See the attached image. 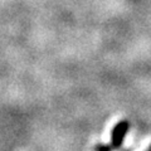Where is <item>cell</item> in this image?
Instances as JSON below:
<instances>
[{
  "label": "cell",
  "instance_id": "7a4b0ae2",
  "mask_svg": "<svg viewBox=\"0 0 151 151\" xmlns=\"http://www.w3.org/2000/svg\"><path fill=\"white\" fill-rule=\"evenodd\" d=\"M93 151H113V147L107 144H102V142H98L93 146Z\"/></svg>",
  "mask_w": 151,
  "mask_h": 151
},
{
  "label": "cell",
  "instance_id": "6da1fadb",
  "mask_svg": "<svg viewBox=\"0 0 151 151\" xmlns=\"http://www.w3.org/2000/svg\"><path fill=\"white\" fill-rule=\"evenodd\" d=\"M130 130V122L127 120H121L113 126L111 131V146L113 150H120L124 145L125 137Z\"/></svg>",
  "mask_w": 151,
  "mask_h": 151
},
{
  "label": "cell",
  "instance_id": "3957f363",
  "mask_svg": "<svg viewBox=\"0 0 151 151\" xmlns=\"http://www.w3.org/2000/svg\"><path fill=\"white\" fill-rule=\"evenodd\" d=\"M147 151H151V146H150V147H149V150Z\"/></svg>",
  "mask_w": 151,
  "mask_h": 151
}]
</instances>
